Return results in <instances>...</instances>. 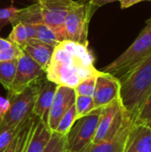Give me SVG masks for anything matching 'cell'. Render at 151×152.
<instances>
[{"label":"cell","instance_id":"6da1fadb","mask_svg":"<svg viewBox=\"0 0 151 152\" xmlns=\"http://www.w3.org/2000/svg\"><path fill=\"white\" fill-rule=\"evenodd\" d=\"M88 45L64 40L54 48L45 70L46 78L58 86L75 88L84 79L99 74Z\"/></svg>","mask_w":151,"mask_h":152},{"label":"cell","instance_id":"7a4b0ae2","mask_svg":"<svg viewBox=\"0 0 151 152\" xmlns=\"http://www.w3.org/2000/svg\"><path fill=\"white\" fill-rule=\"evenodd\" d=\"M118 80L121 104L134 123L139 110L151 89V54Z\"/></svg>","mask_w":151,"mask_h":152},{"label":"cell","instance_id":"3957f363","mask_svg":"<svg viewBox=\"0 0 151 152\" xmlns=\"http://www.w3.org/2000/svg\"><path fill=\"white\" fill-rule=\"evenodd\" d=\"M151 54V19L134 42L116 60L101 69L117 79L138 66Z\"/></svg>","mask_w":151,"mask_h":152},{"label":"cell","instance_id":"277c9868","mask_svg":"<svg viewBox=\"0 0 151 152\" xmlns=\"http://www.w3.org/2000/svg\"><path fill=\"white\" fill-rule=\"evenodd\" d=\"M46 76L35 81L22 92L8 96L10 108L0 121V129L17 126L33 115V109L37 94Z\"/></svg>","mask_w":151,"mask_h":152},{"label":"cell","instance_id":"5b68a950","mask_svg":"<svg viewBox=\"0 0 151 152\" xmlns=\"http://www.w3.org/2000/svg\"><path fill=\"white\" fill-rule=\"evenodd\" d=\"M101 108L92 110L87 115L77 118L65 135L67 152H83L92 143L96 134Z\"/></svg>","mask_w":151,"mask_h":152},{"label":"cell","instance_id":"8992f818","mask_svg":"<svg viewBox=\"0 0 151 152\" xmlns=\"http://www.w3.org/2000/svg\"><path fill=\"white\" fill-rule=\"evenodd\" d=\"M128 120L131 119L124 110L119 98L101 107L96 134L92 143L97 144L111 139Z\"/></svg>","mask_w":151,"mask_h":152},{"label":"cell","instance_id":"52a82bcc","mask_svg":"<svg viewBox=\"0 0 151 152\" xmlns=\"http://www.w3.org/2000/svg\"><path fill=\"white\" fill-rule=\"evenodd\" d=\"M94 12L87 3L77 1L65 20L66 40L88 45V28Z\"/></svg>","mask_w":151,"mask_h":152},{"label":"cell","instance_id":"ba28073f","mask_svg":"<svg viewBox=\"0 0 151 152\" xmlns=\"http://www.w3.org/2000/svg\"><path fill=\"white\" fill-rule=\"evenodd\" d=\"M75 0H37L44 23L53 30L58 39L66 40L65 20Z\"/></svg>","mask_w":151,"mask_h":152},{"label":"cell","instance_id":"9c48e42d","mask_svg":"<svg viewBox=\"0 0 151 152\" xmlns=\"http://www.w3.org/2000/svg\"><path fill=\"white\" fill-rule=\"evenodd\" d=\"M45 77V70L24 53L18 58L14 79L7 90L8 96L22 92L35 81Z\"/></svg>","mask_w":151,"mask_h":152},{"label":"cell","instance_id":"30bf717a","mask_svg":"<svg viewBox=\"0 0 151 152\" xmlns=\"http://www.w3.org/2000/svg\"><path fill=\"white\" fill-rule=\"evenodd\" d=\"M120 82L114 76L101 71L96 77L95 89L93 95L94 107H104L119 98Z\"/></svg>","mask_w":151,"mask_h":152},{"label":"cell","instance_id":"8fae6325","mask_svg":"<svg viewBox=\"0 0 151 152\" xmlns=\"http://www.w3.org/2000/svg\"><path fill=\"white\" fill-rule=\"evenodd\" d=\"M76 96L77 94L74 88L58 86L48 115L47 126L52 132L56 130L63 115L75 103Z\"/></svg>","mask_w":151,"mask_h":152},{"label":"cell","instance_id":"7c38bea8","mask_svg":"<svg viewBox=\"0 0 151 152\" xmlns=\"http://www.w3.org/2000/svg\"><path fill=\"white\" fill-rule=\"evenodd\" d=\"M123 152H151V127L133 124Z\"/></svg>","mask_w":151,"mask_h":152},{"label":"cell","instance_id":"4fadbf2b","mask_svg":"<svg viewBox=\"0 0 151 152\" xmlns=\"http://www.w3.org/2000/svg\"><path fill=\"white\" fill-rule=\"evenodd\" d=\"M57 87L58 85L45 78L41 86L34 105L33 115L45 125H47L48 122L49 111L53 104Z\"/></svg>","mask_w":151,"mask_h":152},{"label":"cell","instance_id":"5bb4252c","mask_svg":"<svg viewBox=\"0 0 151 152\" xmlns=\"http://www.w3.org/2000/svg\"><path fill=\"white\" fill-rule=\"evenodd\" d=\"M54 46L36 38H30L22 47V52L46 70L54 52Z\"/></svg>","mask_w":151,"mask_h":152},{"label":"cell","instance_id":"9a60e30c","mask_svg":"<svg viewBox=\"0 0 151 152\" xmlns=\"http://www.w3.org/2000/svg\"><path fill=\"white\" fill-rule=\"evenodd\" d=\"M133 124L131 120H128L111 139L97 144L90 143L83 152H123Z\"/></svg>","mask_w":151,"mask_h":152},{"label":"cell","instance_id":"2e32d148","mask_svg":"<svg viewBox=\"0 0 151 152\" xmlns=\"http://www.w3.org/2000/svg\"><path fill=\"white\" fill-rule=\"evenodd\" d=\"M44 22L41 10L39 7V4L36 2L33 4L20 9V12L12 23V26H14L17 23H22L25 28L28 34V39L35 38L36 34V26L39 23Z\"/></svg>","mask_w":151,"mask_h":152},{"label":"cell","instance_id":"e0dca14e","mask_svg":"<svg viewBox=\"0 0 151 152\" xmlns=\"http://www.w3.org/2000/svg\"><path fill=\"white\" fill-rule=\"evenodd\" d=\"M52 133L53 132L49 129L47 125L37 119L25 152L44 151L51 139Z\"/></svg>","mask_w":151,"mask_h":152},{"label":"cell","instance_id":"ac0fdd59","mask_svg":"<svg viewBox=\"0 0 151 152\" xmlns=\"http://www.w3.org/2000/svg\"><path fill=\"white\" fill-rule=\"evenodd\" d=\"M37 119L38 118L36 116L32 115L23 125L18 134L15 136L12 143L4 151V152H25Z\"/></svg>","mask_w":151,"mask_h":152},{"label":"cell","instance_id":"d6986e66","mask_svg":"<svg viewBox=\"0 0 151 152\" xmlns=\"http://www.w3.org/2000/svg\"><path fill=\"white\" fill-rule=\"evenodd\" d=\"M18 58L0 61V84L7 91L15 77Z\"/></svg>","mask_w":151,"mask_h":152},{"label":"cell","instance_id":"ffe728a7","mask_svg":"<svg viewBox=\"0 0 151 152\" xmlns=\"http://www.w3.org/2000/svg\"><path fill=\"white\" fill-rule=\"evenodd\" d=\"M23 53L21 48L8 39L0 37V61L19 58Z\"/></svg>","mask_w":151,"mask_h":152},{"label":"cell","instance_id":"44dd1931","mask_svg":"<svg viewBox=\"0 0 151 152\" xmlns=\"http://www.w3.org/2000/svg\"><path fill=\"white\" fill-rule=\"evenodd\" d=\"M35 38L46 43L50 45L53 46H57L58 44L61 42L58 37H56L55 33L52 28H50L44 22L39 23L36 26V34H35Z\"/></svg>","mask_w":151,"mask_h":152},{"label":"cell","instance_id":"7402d4cb","mask_svg":"<svg viewBox=\"0 0 151 152\" xmlns=\"http://www.w3.org/2000/svg\"><path fill=\"white\" fill-rule=\"evenodd\" d=\"M77 110H76L75 103H74L67 110V112L63 115V117L60 120L59 125L54 132H56L60 134H62V135H66L69 133L71 126H73V124L75 123V121L77 120Z\"/></svg>","mask_w":151,"mask_h":152},{"label":"cell","instance_id":"603a6c76","mask_svg":"<svg viewBox=\"0 0 151 152\" xmlns=\"http://www.w3.org/2000/svg\"><path fill=\"white\" fill-rule=\"evenodd\" d=\"M27 121L28 119L17 126L0 129V152H4V151L9 147V145L12 143L15 136L18 134L20 130L21 129V127Z\"/></svg>","mask_w":151,"mask_h":152},{"label":"cell","instance_id":"cb8c5ba5","mask_svg":"<svg viewBox=\"0 0 151 152\" xmlns=\"http://www.w3.org/2000/svg\"><path fill=\"white\" fill-rule=\"evenodd\" d=\"M75 106H76L77 118L87 115L88 113H90L92 110L95 109L93 99L91 96L77 95L75 101Z\"/></svg>","mask_w":151,"mask_h":152},{"label":"cell","instance_id":"d4e9b609","mask_svg":"<svg viewBox=\"0 0 151 152\" xmlns=\"http://www.w3.org/2000/svg\"><path fill=\"white\" fill-rule=\"evenodd\" d=\"M134 124L145 125L151 127V89L139 110Z\"/></svg>","mask_w":151,"mask_h":152},{"label":"cell","instance_id":"484cf974","mask_svg":"<svg viewBox=\"0 0 151 152\" xmlns=\"http://www.w3.org/2000/svg\"><path fill=\"white\" fill-rule=\"evenodd\" d=\"M8 40L22 49V47L28 40L25 26L22 23H17L12 26V30L8 37Z\"/></svg>","mask_w":151,"mask_h":152},{"label":"cell","instance_id":"4316f807","mask_svg":"<svg viewBox=\"0 0 151 152\" xmlns=\"http://www.w3.org/2000/svg\"><path fill=\"white\" fill-rule=\"evenodd\" d=\"M20 12V9L13 6L12 4L5 8L0 9V32L3 29V28L5 27L6 25H12L16 18L18 17Z\"/></svg>","mask_w":151,"mask_h":152},{"label":"cell","instance_id":"83f0119b","mask_svg":"<svg viewBox=\"0 0 151 152\" xmlns=\"http://www.w3.org/2000/svg\"><path fill=\"white\" fill-rule=\"evenodd\" d=\"M100 73V72H99ZM96 76L89 77L83 81H81L74 89L77 95H84V96H91L93 97L94 89H95V82Z\"/></svg>","mask_w":151,"mask_h":152},{"label":"cell","instance_id":"f1b7e54d","mask_svg":"<svg viewBox=\"0 0 151 152\" xmlns=\"http://www.w3.org/2000/svg\"><path fill=\"white\" fill-rule=\"evenodd\" d=\"M43 152H66L65 135L53 132L51 139Z\"/></svg>","mask_w":151,"mask_h":152},{"label":"cell","instance_id":"f546056e","mask_svg":"<svg viewBox=\"0 0 151 152\" xmlns=\"http://www.w3.org/2000/svg\"><path fill=\"white\" fill-rule=\"evenodd\" d=\"M85 3H87L93 10H97L98 8L109 4V3H113V2H117V1H120V0H82Z\"/></svg>","mask_w":151,"mask_h":152},{"label":"cell","instance_id":"4dcf8cb0","mask_svg":"<svg viewBox=\"0 0 151 152\" xmlns=\"http://www.w3.org/2000/svg\"><path fill=\"white\" fill-rule=\"evenodd\" d=\"M9 108H10V100H9V98L0 96V120H2L4 118V117L7 113Z\"/></svg>","mask_w":151,"mask_h":152},{"label":"cell","instance_id":"1f68e13d","mask_svg":"<svg viewBox=\"0 0 151 152\" xmlns=\"http://www.w3.org/2000/svg\"><path fill=\"white\" fill-rule=\"evenodd\" d=\"M143 0H120V5L122 9L129 8L133 4H136L140 2H142Z\"/></svg>","mask_w":151,"mask_h":152},{"label":"cell","instance_id":"d6a6232c","mask_svg":"<svg viewBox=\"0 0 151 152\" xmlns=\"http://www.w3.org/2000/svg\"><path fill=\"white\" fill-rule=\"evenodd\" d=\"M32 1H34V2H35V3H36V1H37V0H32Z\"/></svg>","mask_w":151,"mask_h":152},{"label":"cell","instance_id":"836d02e7","mask_svg":"<svg viewBox=\"0 0 151 152\" xmlns=\"http://www.w3.org/2000/svg\"><path fill=\"white\" fill-rule=\"evenodd\" d=\"M143 1H151V0H143Z\"/></svg>","mask_w":151,"mask_h":152},{"label":"cell","instance_id":"e575fe53","mask_svg":"<svg viewBox=\"0 0 151 152\" xmlns=\"http://www.w3.org/2000/svg\"><path fill=\"white\" fill-rule=\"evenodd\" d=\"M0 121H1V120H0Z\"/></svg>","mask_w":151,"mask_h":152},{"label":"cell","instance_id":"d590c367","mask_svg":"<svg viewBox=\"0 0 151 152\" xmlns=\"http://www.w3.org/2000/svg\"><path fill=\"white\" fill-rule=\"evenodd\" d=\"M150 19H151V18H150Z\"/></svg>","mask_w":151,"mask_h":152},{"label":"cell","instance_id":"8d00e7d4","mask_svg":"<svg viewBox=\"0 0 151 152\" xmlns=\"http://www.w3.org/2000/svg\"><path fill=\"white\" fill-rule=\"evenodd\" d=\"M66 152H67V151H66Z\"/></svg>","mask_w":151,"mask_h":152}]
</instances>
